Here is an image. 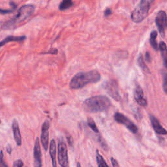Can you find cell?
<instances>
[{"mask_svg": "<svg viewBox=\"0 0 167 167\" xmlns=\"http://www.w3.org/2000/svg\"><path fill=\"white\" fill-rule=\"evenodd\" d=\"M101 75L97 70H91L87 72H80L75 74L71 79L69 87L72 90H79L89 84L98 82Z\"/></svg>", "mask_w": 167, "mask_h": 167, "instance_id": "6da1fadb", "label": "cell"}, {"mask_svg": "<svg viewBox=\"0 0 167 167\" xmlns=\"http://www.w3.org/2000/svg\"><path fill=\"white\" fill-rule=\"evenodd\" d=\"M111 101L105 95H95L86 99L83 102V109L90 113H97L108 110Z\"/></svg>", "mask_w": 167, "mask_h": 167, "instance_id": "7a4b0ae2", "label": "cell"}, {"mask_svg": "<svg viewBox=\"0 0 167 167\" xmlns=\"http://www.w3.org/2000/svg\"><path fill=\"white\" fill-rule=\"evenodd\" d=\"M34 11L35 7L33 5H24L19 9L16 17L4 25V27L6 29H10L20 25L32 16Z\"/></svg>", "mask_w": 167, "mask_h": 167, "instance_id": "3957f363", "label": "cell"}, {"mask_svg": "<svg viewBox=\"0 0 167 167\" xmlns=\"http://www.w3.org/2000/svg\"><path fill=\"white\" fill-rule=\"evenodd\" d=\"M150 8V4L140 1L131 13V17L132 20L136 23L141 22L144 20L149 13Z\"/></svg>", "mask_w": 167, "mask_h": 167, "instance_id": "277c9868", "label": "cell"}, {"mask_svg": "<svg viewBox=\"0 0 167 167\" xmlns=\"http://www.w3.org/2000/svg\"><path fill=\"white\" fill-rule=\"evenodd\" d=\"M58 159L61 167H67L69 163L68 153L66 143L62 137L58 138Z\"/></svg>", "mask_w": 167, "mask_h": 167, "instance_id": "5b68a950", "label": "cell"}, {"mask_svg": "<svg viewBox=\"0 0 167 167\" xmlns=\"http://www.w3.org/2000/svg\"><path fill=\"white\" fill-rule=\"evenodd\" d=\"M114 119L118 124L126 127L127 129L131 131V133H133V134H137L138 133V127L125 115L119 112H116L114 115Z\"/></svg>", "mask_w": 167, "mask_h": 167, "instance_id": "8992f818", "label": "cell"}, {"mask_svg": "<svg viewBox=\"0 0 167 167\" xmlns=\"http://www.w3.org/2000/svg\"><path fill=\"white\" fill-rule=\"evenodd\" d=\"M105 89L106 93L115 101H120L121 97L119 92V87L116 80H110L106 82Z\"/></svg>", "mask_w": 167, "mask_h": 167, "instance_id": "52a82bcc", "label": "cell"}, {"mask_svg": "<svg viewBox=\"0 0 167 167\" xmlns=\"http://www.w3.org/2000/svg\"><path fill=\"white\" fill-rule=\"evenodd\" d=\"M156 23L160 35L162 37H165V30L167 25V18L166 14L164 11H160L157 13L156 18Z\"/></svg>", "mask_w": 167, "mask_h": 167, "instance_id": "ba28073f", "label": "cell"}, {"mask_svg": "<svg viewBox=\"0 0 167 167\" xmlns=\"http://www.w3.org/2000/svg\"><path fill=\"white\" fill-rule=\"evenodd\" d=\"M133 96L135 101L137 104L142 107H146L148 106V101L144 97V94L141 86L139 84L135 85L133 91Z\"/></svg>", "mask_w": 167, "mask_h": 167, "instance_id": "9c48e42d", "label": "cell"}, {"mask_svg": "<svg viewBox=\"0 0 167 167\" xmlns=\"http://www.w3.org/2000/svg\"><path fill=\"white\" fill-rule=\"evenodd\" d=\"M49 128H50V123L48 120H46L42 125L41 135V141L42 143V146L45 151H47L48 146H49Z\"/></svg>", "mask_w": 167, "mask_h": 167, "instance_id": "30bf717a", "label": "cell"}, {"mask_svg": "<svg viewBox=\"0 0 167 167\" xmlns=\"http://www.w3.org/2000/svg\"><path fill=\"white\" fill-rule=\"evenodd\" d=\"M33 157H34V167H42V157H41V150L40 142L39 138H37L35 140L34 150H33Z\"/></svg>", "mask_w": 167, "mask_h": 167, "instance_id": "8fae6325", "label": "cell"}, {"mask_svg": "<svg viewBox=\"0 0 167 167\" xmlns=\"http://www.w3.org/2000/svg\"><path fill=\"white\" fill-rule=\"evenodd\" d=\"M150 120L155 132L160 135H166V130L161 126L159 121L156 117L153 116V115H150Z\"/></svg>", "mask_w": 167, "mask_h": 167, "instance_id": "7c38bea8", "label": "cell"}, {"mask_svg": "<svg viewBox=\"0 0 167 167\" xmlns=\"http://www.w3.org/2000/svg\"><path fill=\"white\" fill-rule=\"evenodd\" d=\"M12 128H13V135L15 142H17V144L20 146L22 145V136L20 131L19 125L17 120H13V124H12Z\"/></svg>", "mask_w": 167, "mask_h": 167, "instance_id": "4fadbf2b", "label": "cell"}, {"mask_svg": "<svg viewBox=\"0 0 167 167\" xmlns=\"http://www.w3.org/2000/svg\"><path fill=\"white\" fill-rule=\"evenodd\" d=\"M56 143L55 140L52 139L50 141V156L52 159V167H57V162H56Z\"/></svg>", "mask_w": 167, "mask_h": 167, "instance_id": "5bb4252c", "label": "cell"}, {"mask_svg": "<svg viewBox=\"0 0 167 167\" xmlns=\"http://www.w3.org/2000/svg\"><path fill=\"white\" fill-rule=\"evenodd\" d=\"M159 49L161 50V56L163 59V63L165 67H166V56H167V50L166 43L163 41H161L159 43Z\"/></svg>", "mask_w": 167, "mask_h": 167, "instance_id": "9a60e30c", "label": "cell"}, {"mask_svg": "<svg viewBox=\"0 0 167 167\" xmlns=\"http://www.w3.org/2000/svg\"><path fill=\"white\" fill-rule=\"evenodd\" d=\"M157 36V31H156V30H153L150 34V45H152V46L153 47V49L155 50H158L157 43V41H156Z\"/></svg>", "mask_w": 167, "mask_h": 167, "instance_id": "2e32d148", "label": "cell"}, {"mask_svg": "<svg viewBox=\"0 0 167 167\" xmlns=\"http://www.w3.org/2000/svg\"><path fill=\"white\" fill-rule=\"evenodd\" d=\"M26 39L25 36H22V37H14V36H9L7 37L5 40L2 41L0 43V47L4 45L5 44H6L8 42L10 41H22Z\"/></svg>", "mask_w": 167, "mask_h": 167, "instance_id": "e0dca14e", "label": "cell"}, {"mask_svg": "<svg viewBox=\"0 0 167 167\" xmlns=\"http://www.w3.org/2000/svg\"><path fill=\"white\" fill-rule=\"evenodd\" d=\"M96 160L98 167H109V165H107L106 162L105 161L104 158L99 153L98 150L96 151Z\"/></svg>", "mask_w": 167, "mask_h": 167, "instance_id": "ac0fdd59", "label": "cell"}, {"mask_svg": "<svg viewBox=\"0 0 167 167\" xmlns=\"http://www.w3.org/2000/svg\"><path fill=\"white\" fill-rule=\"evenodd\" d=\"M73 5V2L72 0H62L61 3L59 4V9L61 11H65L69 9Z\"/></svg>", "mask_w": 167, "mask_h": 167, "instance_id": "d6986e66", "label": "cell"}, {"mask_svg": "<svg viewBox=\"0 0 167 167\" xmlns=\"http://www.w3.org/2000/svg\"><path fill=\"white\" fill-rule=\"evenodd\" d=\"M138 63L139 66L140 67V68L143 71H144V72L148 73H150V69H148V66L146 65V63L144 61V59H143V57H142V55H140V56H139V58H138Z\"/></svg>", "mask_w": 167, "mask_h": 167, "instance_id": "ffe728a7", "label": "cell"}, {"mask_svg": "<svg viewBox=\"0 0 167 167\" xmlns=\"http://www.w3.org/2000/svg\"><path fill=\"white\" fill-rule=\"evenodd\" d=\"M87 125H88V126L90 127V129L92 130L93 132L96 133H99V129L97 128L96 124H95L94 120L92 118H87Z\"/></svg>", "mask_w": 167, "mask_h": 167, "instance_id": "44dd1931", "label": "cell"}, {"mask_svg": "<svg viewBox=\"0 0 167 167\" xmlns=\"http://www.w3.org/2000/svg\"><path fill=\"white\" fill-rule=\"evenodd\" d=\"M97 138H97L98 139V142H99V144H100L101 146L102 147V148L103 150H105V151H108L109 146H108V145H107L105 139L103 138L101 136V135H99V136H98Z\"/></svg>", "mask_w": 167, "mask_h": 167, "instance_id": "7402d4cb", "label": "cell"}, {"mask_svg": "<svg viewBox=\"0 0 167 167\" xmlns=\"http://www.w3.org/2000/svg\"><path fill=\"white\" fill-rule=\"evenodd\" d=\"M0 167H8L3 160V151L0 152Z\"/></svg>", "mask_w": 167, "mask_h": 167, "instance_id": "603a6c76", "label": "cell"}, {"mask_svg": "<svg viewBox=\"0 0 167 167\" xmlns=\"http://www.w3.org/2000/svg\"><path fill=\"white\" fill-rule=\"evenodd\" d=\"M66 138L67 142H68V144L70 147H73V138H72V137L69 134H66Z\"/></svg>", "mask_w": 167, "mask_h": 167, "instance_id": "cb8c5ba5", "label": "cell"}, {"mask_svg": "<svg viewBox=\"0 0 167 167\" xmlns=\"http://www.w3.org/2000/svg\"><path fill=\"white\" fill-rule=\"evenodd\" d=\"M166 73L164 74V77H163V90L165 93H166L167 91V84H166Z\"/></svg>", "mask_w": 167, "mask_h": 167, "instance_id": "d4e9b609", "label": "cell"}, {"mask_svg": "<svg viewBox=\"0 0 167 167\" xmlns=\"http://www.w3.org/2000/svg\"><path fill=\"white\" fill-rule=\"evenodd\" d=\"M111 162H112V165L113 167H120V165H119L118 162L113 157H111Z\"/></svg>", "mask_w": 167, "mask_h": 167, "instance_id": "484cf974", "label": "cell"}, {"mask_svg": "<svg viewBox=\"0 0 167 167\" xmlns=\"http://www.w3.org/2000/svg\"><path fill=\"white\" fill-rule=\"evenodd\" d=\"M14 165L16 167H23L24 162L21 159H18L14 162Z\"/></svg>", "mask_w": 167, "mask_h": 167, "instance_id": "4316f807", "label": "cell"}, {"mask_svg": "<svg viewBox=\"0 0 167 167\" xmlns=\"http://www.w3.org/2000/svg\"><path fill=\"white\" fill-rule=\"evenodd\" d=\"M58 50L55 49H52L50 50H49V52H47L45 54H58Z\"/></svg>", "mask_w": 167, "mask_h": 167, "instance_id": "83f0119b", "label": "cell"}, {"mask_svg": "<svg viewBox=\"0 0 167 167\" xmlns=\"http://www.w3.org/2000/svg\"><path fill=\"white\" fill-rule=\"evenodd\" d=\"M145 59H146V61L147 62L150 63L151 61V57H150V53L148 52H146V55H145Z\"/></svg>", "mask_w": 167, "mask_h": 167, "instance_id": "f1b7e54d", "label": "cell"}, {"mask_svg": "<svg viewBox=\"0 0 167 167\" xmlns=\"http://www.w3.org/2000/svg\"><path fill=\"white\" fill-rule=\"evenodd\" d=\"M111 13H112V11H111V10L110 9H106L105 11V17H109V16H110L111 14Z\"/></svg>", "mask_w": 167, "mask_h": 167, "instance_id": "f546056e", "label": "cell"}, {"mask_svg": "<svg viewBox=\"0 0 167 167\" xmlns=\"http://www.w3.org/2000/svg\"><path fill=\"white\" fill-rule=\"evenodd\" d=\"M7 152L8 153L11 154L12 153V147L10 144H8L7 146Z\"/></svg>", "mask_w": 167, "mask_h": 167, "instance_id": "4dcf8cb0", "label": "cell"}, {"mask_svg": "<svg viewBox=\"0 0 167 167\" xmlns=\"http://www.w3.org/2000/svg\"><path fill=\"white\" fill-rule=\"evenodd\" d=\"M141 1L144 2H146V3H148V4H151L154 1V0H141Z\"/></svg>", "mask_w": 167, "mask_h": 167, "instance_id": "1f68e13d", "label": "cell"}, {"mask_svg": "<svg viewBox=\"0 0 167 167\" xmlns=\"http://www.w3.org/2000/svg\"><path fill=\"white\" fill-rule=\"evenodd\" d=\"M77 167H82V166H81L80 164V163H79V162H78V163H77Z\"/></svg>", "mask_w": 167, "mask_h": 167, "instance_id": "d6a6232c", "label": "cell"}, {"mask_svg": "<svg viewBox=\"0 0 167 167\" xmlns=\"http://www.w3.org/2000/svg\"><path fill=\"white\" fill-rule=\"evenodd\" d=\"M0 12H2V13H5V11H0ZM5 12H6V13H8V12H10V11H6Z\"/></svg>", "mask_w": 167, "mask_h": 167, "instance_id": "836d02e7", "label": "cell"}, {"mask_svg": "<svg viewBox=\"0 0 167 167\" xmlns=\"http://www.w3.org/2000/svg\"><path fill=\"white\" fill-rule=\"evenodd\" d=\"M13 167H16V166H15V165H14V166H13Z\"/></svg>", "mask_w": 167, "mask_h": 167, "instance_id": "e575fe53", "label": "cell"}, {"mask_svg": "<svg viewBox=\"0 0 167 167\" xmlns=\"http://www.w3.org/2000/svg\"><path fill=\"white\" fill-rule=\"evenodd\" d=\"M0 124H1V120H0Z\"/></svg>", "mask_w": 167, "mask_h": 167, "instance_id": "d590c367", "label": "cell"}]
</instances>
